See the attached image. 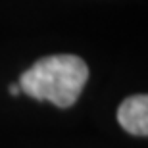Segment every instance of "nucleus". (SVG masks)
Instances as JSON below:
<instances>
[{"label": "nucleus", "mask_w": 148, "mask_h": 148, "mask_svg": "<svg viewBox=\"0 0 148 148\" xmlns=\"http://www.w3.org/2000/svg\"><path fill=\"white\" fill-rule=\"evenodd\" d=\"M88 79L87 64L71 54L46 56L19 77V88L35 100H48L58 108H69L81 96Z\"/></svg>", "instance_id": "nucleus-1"}, {"label": "nucleus", "mask_w": 148, "mask_h": 148, "mask_svg": "<svg viewBox=\"0 0 148 148\" xmlns=\"http://www.w3.org/2000/svg\"><path fill=\"white\" fill-rule=\"evenodd\" d=\"M19 92H21L19 85H17V83H12V85H10V94H12V96H17Z\"/></svg>", "instance_id": "nucleus-3"}, {"label": "nucleus", "mask_w": 148, "mask_h": 148, "mask_svg": "<svg viewBox=\"0 0 148 148\" xmlns=\"http://www.w3.org/2000/svg\"><path fill=\"white\" fill-rule=\"evenodd\" d=\"M119 125L131 135L146 137L148 135V96L146 94H135L129 96L119 104L117 110Z\"/></svg>", "instance_id": "nucleus-2"}]
</instances>
